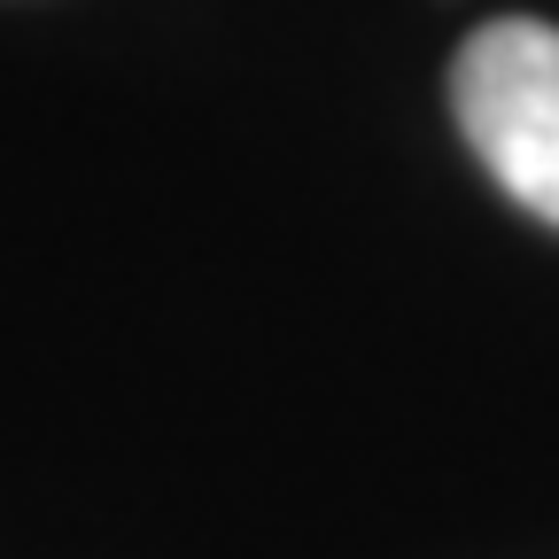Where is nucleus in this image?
Returning <instances> with one entry per match:
<instances>
[{
  "instance_id": "nucleus-1",
  "label": "nucleus",
  "mask_w": 559,
  "mask_h": 559,
  "mask_svg": "<svg viewBox=\"0 0 559 559\" xmlns=\"http://www.w3.org/2000/svg\"><path fill=\"white\" fill-rule=\"evenodd\" d=\"M451 109L481 171L559 226V32L536 16L474 32L451 62Z\"/></svg>"
}]
</instances>
